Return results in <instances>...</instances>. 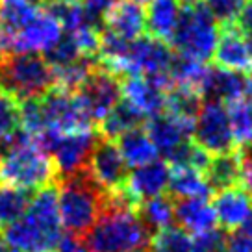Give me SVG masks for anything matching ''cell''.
Listing matches in <instances>:
<instances>
[{
  "label": "cell",
  "mask_w": 252,
  "mask_h": 252,
  "mask_svg": "<svg viewBox=\"0 0 252 252\" xmlns=\"http://www.w3.org/2000/svg\"><path fill=\"white\" fill-rule=\"evenodd\" d=\"M212 58H215V63L220 69L237 74H251L252 39H249L234 23L224 24V28H220Z\"/></svg>",
  "instance_id": "14"
},
{
  "label": "cell",
  "mask_w": 252,
  "mask_h": 252,
  "mask_svg": "<svg viewBox=\"0 0 252 252\" xmlns=\"http://www.w3.org/2000/svg\"><path fill=\"white\" fill-rule=\"evenodd\" d=\"M204 176L213 191L236 188L243 184V161L241 154L232 150L226 154H219L210 159V165L204 171Z\"/></svg>",
  "instance_id": "23"
},
{
  "label": "cell",
  "mask_w": 252,
  "mask_h": 252,
  "mask_svg": "<svg viewBox=\"0 0 252 252\" xmlns=\"http://www.w3.org/2000/svg\"><path fill=\"white\" fill-rule=\"evenodd\" d=\"M130 2H135V4H139V6H143V4H150L152 0H130Z\"/></svg>",
  "instance_id": "44"
},
{
  "label": "cell",
  "mask_w": 252,
  "mask_h": 252,
  "mask_svg": "<svg viewBox=\"0 0 252 252\" xmlns=\"http://www.w3.org/2000/svg\"><path fill=\"white\" fill-rule=\"evenodd\" d=\"M82 241L87 252H150L152 234L145 228L137 210L102 208Z\"/></svg>",
  "instance_id": "3"
},
{
  "label": "cell",
  "mask_w": 252,
  "mask_h": 252,
  "mask_svg": "<svg viewBox=\"0 0 252 252\" xmlns=\"http://www.w3.org/2000/svg\"><path fill=\"white\" fill-rule=\"evenodd\" d=\"M215 19L222 24H230L236 21L237 13L241 11L247 0H202Z\"/></svg>",
  "instance_id": "35"
},
{
  "label": "cell",
  "mask_w": 252,
  "mask_h": 252,
  "mask_svg": "<svg viewBox=\"0 0 252 252\" xmlns=\"http://www.w3.org/2000/svg\"><path fill=\"white\" fill-rule=\"evenodd\" d=\"M117 147L128 167H141L158 158V150L145 128H134L117 137Z\"/></svg>",
  "instance_id": "25"
},
{
  "label": "cell",
  "mask_w": 252,
  "mask_h": 252,
  "mask_svg": "<svg viewBox=\"0 0 252 252\" xmlns=\"http://www.w3.org/2000/svg\"><path fill=\"white\" fill-rule=\"evenodd\" d=\"M247 189L251 191V195H252V180H251V184H249V188H247Z\"/></svg>",
  "instance_id": "45"
},
{
  "label": "cell",
  "mask_w": 252,
  "mask_h": 252,
  "mask_svg": "<svg viewBox=\"0 0 252 252\" xmlns=\"http://www.w3.org/2000/svg\"><path fill=\"white\" fill-rule=\"evenodd\" d=\"M193 139L210 156H219L234 150V139L230 132L226 104L208 98L200 104L195 117Z\"/></svg>",
  "instance_id": "9"
},
{
  "label": "cell",
  "mask_w": 252,
  "mask_h": 252,
  "mask_svg": "<svg viewBox=\"0 0 252 252\" xmlns=\"http://www.w3.org/2000/svg\"><path fill=\"white\" fill-rule=\"evenodd\" d=\"M226 252H252V239L245 236H234L228 239Z\"/></svg>",
  "instance_id": "39"
},
{
  "label": "cell",
  "mask_w": 252,
  "mask_h": 252,
  "mask_svg": "<svg viewBox=\"0 0 252 252\" xmlns=\"http://www.w3.org/2000/svg\"><path fill=\"white\" fill-rule=\"evenodd\" d=\"M102 26L106 33L123 41L139 39L147 32V17L143 6L130 0H117L110 11L102 17Z\"/></svg>",
  "instance_id": "16"
},
{
  "label": "cell",
  "mask_w": 252,
  "mask_h": 252,
  "mask_svg": "<svg viewBox=\"0 0 252 252\" xmlns=\"http://www.w3.org/2000/svg\"><path fill=\"white\" fill-rule=\"evenodd\" d=\"M52 4H72V2H80V0H48Z\"/></svg>",
  "instance_id": "43"
},
{
  "label": "cell",
  "mask_w": 252,
  "mask_h": 252,
  "mask_svg": "<svg viewBox=\"0 0 252 252\" xmlns=\"http://www.w3.org/2000/svg\"><path fill=\"white\" fill-rule=\"evenodd\" d=\"M0 89L15 100H37L54 89L50 63L39 54H11L0 62Z\"/></svg>",
  "instance_id": "6"
},
{
  "label": "cell",
  "mask_w": 252,
  "mask_h": 252,
  "mask_svg": "<svg viewBox=\"0 0 252 252\" xmlns=\"http://www.w3.org/2000/svg\"><path fill=\"white\" fill-rule=\"evenodd\" d=\"M210 69L212 67L208 65V62H198V60L174 54V60L169 69L173 89H184V91L195 93L202 98L204 86L210 76Z\"/></svg>",
  "instance_id": "21"
},
{
  "label": "cell",
  "mask_w": 252,
  "mask_h": 252,
  "mask_svg": "<svg viewBox=\"0 0 252 252\" xmlns=\"http://www.w3.org/2000/svg\"><path fill=\"white\" fill-rule=\"evenodd\" d=\"M234 24L243 32L249 39H252V0H247V4L237 13Z\"/></svg>",
  "instance_id": "37"
},
{
  "label": "cell",
  "mask_w": 252,
  "mask_h": 252,
  "mask_svg": "<svg viewBox=\"0 0 252 252\" xmlns=\"http://www.w3.org/2000/svg\"><path fill=\"white\" fill-rule=\"evenodd\" d=\"M239 236H245V237H249V239H252V213L249 215V219L239 226Z\"/></svg>",
  "instance_id": "40"
},
{
  "label": "cell",
  "mask_w": 252,
  "mask_h": 252,
  "mask_svg": "<svg viewBox=\"0 0 252 252\" xmlns=\"http://www.w3.org/2000/svg\"><path fill=\"white\" fill-rule=\"evenodd\" d=\"M167 189L176 198H208L213 193L204 173L189 167H174Z\"/></svg>",
  "instance_id": "26"
},
{
  "label": "cell",
  "mask_w": 252,
  "mask_h": 252,
  "mask_svg": "<svg viewBox=\"0 0 252 252\" xmlns=\"http://www.w3.org/2000/svg\"><path fill=\"white\" fill-rule=\"evenodd\" d=\"M145 123V119L134 110L130 108L125 100L113 108V110L106 115V117L98 123V130H100V137L104 139H117L123 134H126L128 130H134V128H139V126Z\"/></svg>",
  "instance_id": "28"
},
{
  "label": "cell",
  "mask_w": 252,
  "mask_h": 252,
  "mask_svg": "<svg viewBox=\"0 0 252 252\" xmlns=\"http://www.w3.org/2000/svg\"><path fill=\"white\" fill-rule=\"evenodd\" d=\"M21 126V104L0 89V134L13 135Z\"/></svg>",
  "instance_id": "33"
},
{
  "label": "cell",
  "mask_w": 252,
  "mask_h": 252,
  "mask_svg": "<svg viewBox=\"0 0 252 252\" xmlns=\"http://www.w3.org/2000/svg\"><path fill=\"white\" fill-rule=\"evenodd\" d=\"M117 0H82V8L93 21L102 19Z\"/></svg>",
  "instance_id": "36"
},
{
  "label": "cell",
  "mask_w": 252,
  "mask_h": 252,
  "mask_svg": "<svg viewBox=\"0 0 252 252\" xmlns=\"http://www.w3.org/2000/svg\"><path fill=\"white\" fill-rule=\"evenodd\" d=\"M63 37L60 19L50 8L41 9L13 35L6 56L11 54H47Z\"/></svg>",
  "instance_id": "10"
},
{
  "label": "cell",
  "mask_w": 252,
  "mask_h": 252,
  "mask_svg": "<svg viewBox=\"0 0 252 252\" xmlns=\"http://www.w3.org/2000/svg\"><path fill=\"white\" fill-rule=\"evenodd\" d=\"M98 137L100 135L93 128H86V130H76L69 134L43 132L33 139L39 143L41 149L50 154L60 176H67L86 169Z\"/></svg>",
  "instance_id": "7"
},
{
  "label": "cell",
  "mask_w": 252,
  "mask_h": 252,
  "mask_svg": "<svg viewBox=\"0 0 252 252\" xmlns=\"http://www.w3.org/2000/svg\"><path fill=\"white\" fill-rule=\"evenodd\" d=\"M82 108L93 125H98L121 102V80L113 72L94 65L89 78L76 91Z\"/></svg>",
  "instance_id": "11"
},
{
  "label": "cell",
  "mask_w": 252,
  "mask_h": 252,
  "mask_svg": "<svg viewBox=\"0 0 252 252\" xmlns=\"http://www.w3.org/2000/svg\"><path fill=\"white\" fill-rule=\"evenodd\" d=\"M41 0H0V54L6 56L17 32L41 9Z\"/></svg>",
  "instance_id": "19"
},
{
  "label": "cell",
  "mask_w": 252,
  "mask_h": 252,
  "mask_svg": "<svg viewBox=\"0 0 252 252\" xmlns=\"http://www.w3.org/2000/svg\"><path fill=\"white\" fill-rule=\"evenodd\" d=\"M37 102L43 121V132L69 134L76 130L93 128V123L86 115L76 93L54 87L45 96L37 98Z\"/></svg>",
  "instance_id": "8"
},
{
  "label": "cell",
  "mask_w": 252,
  "mask_h": 252,
  "mask_svg": "<svg viewBox=\"0 0 252 252\" xmlns=\"http://www.w3.org/2000/svg\"><path fill=\"white\" fill-rule=\"evenodd\" d=\"M87 171L104 191L123 188L128 178V165L117 143L104 137H98V141L94 143L87 161Z\"/></svg>",
  "instance_id": "12"
},
{
  "label": "cell",
  "mask_w": 252,
  "mask_h": 252,
  "mask_svg": "<svg viewBox=\"0 0 252 252\" xmlns=\"http://www.w3.org/2000/svg\"><path fill=\"white\" fill-rule=\"evenodd\" d=\"M226 111L234 145L239 149L252 145V102L239 98L226 104Z\"/></svg>",
  "instance_id": "29"
},
{
  "label": "cell",
  "mask_w": 252,
  "mask_h": 252,
  "mask_svg": "<svg viewBox=\"0 0 252 252\" xmlns=\"http://www.w3.org/2000/svg\"><path fill=\"white\" fill-rule=\"evenodd\" d=\"M56 165L47 150L23 130L15 134L13 147L0 158V184L24 191L52 186Z\"/></svg>",
  "instance_id": "4"
},
{
  "label": "cell",
  "mask_w": 252,
  "mask_h": 252,
  "mask_svg": "<svg viewBox=\"0 0 252 252\" xmlns=\"http://www.w3.org/2000/svg\"><path fill=\"white\" fill-rule=\"evenodd\" d=\"M121 98L145 121L165 111L167 93L145 76H126L121 82Z\"/></svg>",
  "instance_id": "15"
},
{
  "label": "cell",
  "mask_w": 252,
  "mask_h": 252,
  "mask_svg": "<svg viewBox=\"0 0 252 252\" xmlns=\"http://www.w3.org/2000/svg\"><path fill=\"white\" fill-rule=\"evenodd\" d=\"M4 237L13 252H54L63 237L56 186L41 188L23 217L6 226Z\"/></svg>",
  "instance_id": "1"
},
{
  "label": "cell",
  "mask_w": 252,
  "mask_h": 252,
  "mask_svg": "<svg viewBox=\"0 0 252 252\" xmlns=\"http://www.w3.org/2000/svg\"><path fill=\"white\" fill-rule=\"evenodd\" d=\"M0 252H13V249L9 247V243L6 241V237H4L2 232H0Z\"/></svg>",
  "instance_id": "42"
},
{
  "label": "cell",
  "mask_w": 252,
  "mask_h": 252,
  "mask_svg": "<svg viewBox=\"0 0 252 252\" xmlns=\"http://www.w3.org/2000/svg\"><path fill=\"white\" fill-rule=\"evenodd\" d=\"M150 252H191V237L180 226H169L152 236Z\"/></svg>",
  "instance_id": "32"
},
{
  "label": "cell",
  "mask_w": 252,
  "mask_h": 252,
  "mask_svg": "<svg viewBox=\"0 0 252 252\" xmlns=\"http://www.w3.org/2000/svg\"><path fill=\"white\" fill-rule=\"evenodd\" d=\"M58 189L62 226L67 230L69 236L84 239L102 212L106 191L94 182L87 167L78 173L60 176Z\"/></svg>",
  "instance_id": "2"
},
{
  "label": "cell",
  "mask_w": 252,
  "mask_h": 252,
  "mask_svg": "<svg viewBox=\"0 0 252 252\" xmlns=\"http://www.w3.org/2000/svg\"><path fill=\"white\" fill-rule=\"evenodd\" d=\"M93 69H94V65L91 63L89 58H78V60H74V62H71V63L52 67L54 87L63 89V91L76 93L80 89V86L89 78V74H91Z\"/></svg>",
  "instance_id": "30"
},
{
  "label": "cell",
  "mask_w": 252,
  "mask_h": 252,
  "mask_svg": "<svg viewBox=\"0 0 252 252\" xmlns=\"http://www.w3.org/2000/svg\"><path fill=\"white\" fill-rule=\"evenodd\" d=\"M245 100L252 102V72L251 74H245V94H243Z\"/></svg>",
  "instance_id": "41"
},
{
  "label": "cell",
  "mask_w": 252,
  "mask_h": 252,
  "mask_svg": "<svg viewBox=\"0 0 252 252\" xmlns=\"http://www.w3.org/2000/svg\"><path fill=\"white\" fill-rule=\"evenodd\" d=\"M212 206L222 230H237L252 213V195L243 186L220 189Z\"/></svg>",
  "instance_id": "18"
},
{
  "label": "cell",
  "mask_w": 252,
  "mask_h": 252,
  "mask_svg": "<svg viewBox=\"0 0 252 252\" xmlns=\"http://www.w3.org/2000/svg\"><path fill=\"white\" fill-rule=\"evenodd\" d=\"M54 252H87V249L80 237H74L67 234V236L62 237V241L58 243Z\"/></svg>",
  "instance_id": "38"
},
{
  "label": "cell",
  "mask_w": 252,
  "mask_h": 252,
  "mask_svg": "<svg viewBox=\"0 0 252 252\" xmlns=\"http://www.w3.org/2000/svg\"><path fill=\"white\" fill-rule=\"evenodd\" d=\"M0 56H2V54H0ZM0 62H2V58H0Z\"/></svg>",
  "instance_id": "46"
},
{
  "label": "cell",
  "mask_w": 252,
  "mask_h": 252,
  "mask_svg": "<svg viewBox=\"0 0 252 252\" xmlns=\"http://www.w3.org/2000/svg\"><path fill=\"white\" fill-rule=\"evenodd\" d=\"M171 178V167L165 159H154L150 163L141 167H134L132 173H128L125 188L134 195L139 202L152 197L163 195V191L169 188Z\"/></svg>",
  "instance_id": "17"
},
{
  "label": "cell",
  "mask_w": 252,
  "mask_h": 252,
  "mask_svg": "<svg viewBox=\"0 0 252 252\" xmlns=\"http://www.w3.org/2000/svg\"><path fill=\"white\" fill-rule=\"evenodd\" d=\"M147 6V30L152 37L169 43L180 21L182 0H152Z\"/></svg>",
  "instance_id": "22"
},
{
  "label": "cell",
  "mask_w": 252,
  "mask_h": 252,
  "mask_svg": "<svg viewBox=\"0 0 252 252\" xmlns=\"http://www.w3.org/2000/svg\"><path fill=\"white\" fill-rule=\"evenodd\" d=\"M228 234L222 228H210L195 234L191 239V252H226Z\"/></svg>",
  "instance_id": "34"
},
{
  "label": "cell",
  "mask_w": 252,
  "mask_h": 252,
  "mask_svg": "<svg viewBox=\"0 0 252 252\" xmlns=\"http://www.w3.org/2000/svg\"><path fill=\"white\" fill-rule=\"evenodd\" d=\"M219 24L202 0H182L180 21L169 41L174 54L208 62L219 39Z\"/></svg>",
  "instance_id": "5"
},
{
  "label": "cell",
  "mask_w": 252,
  "mask_h": 252,
  "mask_svg": "<svg viewBox=\"0 0 252 252\" xmlns=\"http://www.w3.org/2000/svg\"><path fill=\"white\" fill-rule=\"evenodd\" d=\"M137 215L145 228L154 236L156 232L169 228L174 220V200L173 197L159 195L147 200H141L137 206Z\"/></svg>",
  "instance_id": "27"
},
{
  "label": "cell",
  "mask_w": 252,
  "mask_h": 252,
  "mask_svg": "<svg viewBox=\"0 0 252 252\" xmlns=\"http://www.w3.org/2000/svg\"><path fill=\"white\" fill-rule=\"evenodd\" d=\"M174 219L188 234H200L215 228V212L208 198H178L174 202Z\"/></svg>",
  "instance_id": "20"
},
{
  "label": "cell",
  "mask_w": 252,
  "mask_h": 252,
  "mask_svg": "<svg viewBox=\"0 0 252 252\" xmlns=\"http://www.w3.org/2000/svg\"><path fill=\"white\" fill-rule=\"evenodd\" d=\"M145 130L154 143L158 154H161L163 159H167L174 150L180 149L184 143L193 139L195 119L163 111L156 117L149 119Z\"/></svg>",
  "instance_id": "13"
},
{
  "label": "cell",
  "mask_w": 252,
  "mask_h": 252,
  "mask_svg": "<svg viewBox=\"0 0 252 252\" xmlns=\"http://www.w3.org/2000/svg\"><path fill=\"white\" fill-rule=\"evenodd\" d=\"M245 94V74H237V72L226 71L220 67H212L210 69V76L204 86V93L202 96L212 98V100H219L222 104L234 102L243 98Z\"/></svg>",
  "instance_id": "24"
},
{
  "label": "cell",
  "mask_w": 252,
  "mask_h": 252,
  "mask_svg": "<svg viewBox=\"0 0 252 252\" xmlns=\"http://www.w3.org/2000/svg\"><path fill=\"white\" fill-rule=\"evenodd\" d=\"M28 191L11 186L0 188V226H8L17 219H21L30 204Z\"/></svg>",
  "instance_id": "31"
}]
</instances>
